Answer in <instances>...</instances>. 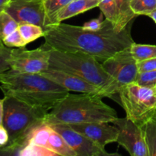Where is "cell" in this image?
Here are the masks:
<instances>
[{"label":"cell","mask_w":156,"mask_h":156,"mask_svg":"<svg viewBox=\"0 0 156 156\" xmlns=\"http://www.w3.org/2000/svg\"><path fill=\"white\" fill-rule=\"evenodd\" d=\"M12 49L6 47L4 44L0 46V76L10 69L9 59Z\"/></svg>","instance_id":"cell-28"},{"label":"cell","mask_w":156,"mask_h":156,"mask_svg":"<svg viewBox=\"0 0 156 156\" xmlns=\"http://www.w3.org/2000/svg\"><path fill=\"white\" fill-rule=\"evenodd\" d=\"M106 122H92L71 125V127L92 140L94 143L105 148L108 144L117 143L119 130L115 125Z\"/></svg>","instance_id":"cell-13"},{"label":"cell","mask_w":156,"mask_h":156,"mask_svg":"<svg viewBox=\"0 0 156 156\" xmlns=\"http://www.w3.org/2000/svg\"><path fill=\"white\" fill-rule=\"evenodd\" d=\"M18 29L27 44L44 37L45 33L41 27L30 23H20Z\"/></svg>","instance_id":"cell-19"},{"label":"cell","mask_w":156,"mask_h":156,"mask_svg":"<svg viewBox=\"0 0 156 156\" xmlns=\"http://www.w3.org/2000/svg\"><path fill=\"white\" fill-rule=\"evenodd\" d=\"M98 5L99 0H73L56 13L54 24L98 7Z\"/></svg>","instance_id":"cell-14"},{"label":"cell","mask_w":156,"mask_h":156,"mask_svg":"<svg viewBox=\"0 0 156 156\" xmlns=\"http://www.w3.org/2000/svg\"><path fill=\"white\" fill-rule=\"evenodd\" d=\"M18 156H58V155L43 146L27 144L20 149Z\"/></svg>","instance_id":"cell-25"},{"label":"cell","mask_w":156,"mask_h":156,"mask_svg":"<svg viewBox=\"0 0 156 156\" xmlns=\"http://www.w3.org/2000/svg\"><path fill=\"white\" fill-rule=\"evenodd\" d=\"M9 142V134L2 124H0V146H4Z\"/></svg>","instance_id":"cell-31"},{"label":"cell","mask_w":156,"mask_h":156,"mask_svg":"<svg viewBox=\"0 0 156 156\" xmlns=\"http://www.w3.org/2000/svg\"><path fill=\"white\" fill-rule=\"evenodd\" d=\"M134 21L121 31H117L113 23L107 19L102 28L97 31L60 22L47 27L44 45L61 51L88 54L102 63L114 53L133 44L131 28Z\"/></svg>","instance_id":"cell-1"},{"label":"cell","mask_w":156,"mask_h":156,"mask_svg":"<svg viewBox=\"0 0 156 156\" xmlns=\"http://www.w3.org/2000/svg\"><path fill=\"white\" fill-rule=\"evenodd\" d=\"M117 10V19L115 27L117 31H121L137 15L131 9V0H115Z\"/></svg>","instance_id":"cell-16"},{"label":"cell","mask_w":156,"mask_h":156,"mask_svg":"<svg viewBox=\"0 0 156 156\" xmlns=\"http://www.w3.org/2000/svg\"><path fill=\"white\" fill-rule=\"evenodd\" d=\"M103 14H101L100 16L97 18H93L90 21H87L82 25V27L85 30H92V31H97L101 30L104 25L105 20L103 19Z\"/></svg>","instance_id":"cell-29"},{"label":"cell","mask_w":156,"mask_h":156,"mask_svg":"<svg viewBox=\"0 0 156 156\" xmlns=\"http://www.w3.org/2000/svg\"><path fill=\"white\" fill-rule=\"evenodd\" d=\"M59 133L77 156H110L120 155L108 153L105 148L101 147L85 136L77 132L68 125H50Z\"/></svg>","instance_id":"cell-11"},{"label":"cell","mask_w":156,"mask_h":156,"mask_svg":"<svg viewBox=\"0 0 156 156\" xmlns=\"http://www.w3.org/2000/svg\"><path fill=\"white\" fill-rule=\"evenodd\" d=\"M2 42L6 47H10V48H21V47H26L27 45V43L23 39L18 29L8 35L3 40Z\"/></svg>","instance_id":"cell-27"},{"label":"cell","mask_w":156,"mask_h":156,"mask_svg":"<svg viewBox=\"0 0 156 156\" xmlns=\"http://www.w3.org/2000/svg\"><path fill=\"white\" fill-rule=\"evenodd\" d=\"M0 88L4 95L47 111L69 94L68 90L41 73H22L12 69L0 76Z\"/></svg>","instance_id":"cell-2"},{"label":"cell","mask_w":156,"mask_h":156,"mask_svg":"<svg viewBox=\"0 0 156 156\" xmlns=\"http://www.w3.org/2000/svg\"><path fill=\"white\" fill-rule=\"evenodd\" d=\"M98 94H69L46 115L48 125H71L92 122L112 123L118 118L117 111L102 101Z\"/></svg>","instance_id":"cell-3"},{"label":"cell","mask_w":156,"mask_h":156,"mask_svg":"<svg viewBox=\"0 0 156 156\" xmlns=\"http://www.w3.org/2000/svg\"><path fill=\"white\" fill-rule=\"evenodd\" d=\"M130 51L136 62L156 57V45L133 43L130 46Z\"/></svg>","instance_id":"cell-20"},{"label":"cell","mask_w":156,"mask_h":156,"mask_svg":"<svg viewBox=\"0 0 156 156\" xmlns=\"http://www.w3.org/2000/svg\"><path fill=\"white\" fill-rule=\"evenodd\" d=\"M131 9L137 16H147L156 9V0H131Z\"/></svg>","instance_id":"cell-23"},{"label":"cell","mask_w":156,"mask_h":156,"mask_svg":"<svg viewBox=\"0 0 156 156\" xmlns=\"http://www.w3.org/2000/svg\"><path fill=\"white\" fill-rule=\"evenodd\" d=\"M2 44H3V42H2V41H1V40H0V46L2 45Z\"/></svg>","instance_id":"cell-35"},{"label":"cell","mask_w":156,"mask_h":156,"mask_svg":"<svg viewBox=\"0 0 156 156\" xmlns=\"http://www.w3.org/2000/svg\"><path fill=\"white\" fill-rule=\"evenodd\" d=\"M106 73L122 88L135 82L138 74L137 62L130 51V47L114 53L102 62Z\"/></svg>","instance_id":"cell-8"},{"label":"cell","mask_w":156,"mask_h":156,"mask_svg":"<svg viewBox=\"0 0 156 156\" xmlns=\"http://www.w3.org/2000/svg\"><path fill=\"white\" fill-rule=\"evenodd\" d=\"M41 74L56 82L69 91L98 94L105 98V93L101 88L72 73L49 67L47 70L41 73Z\"/></svg>","instance_id":"cell-12"},{"label":"cell","mask_w":156,"mask_h":156,"mask_svg":"<svg viewBox=\"0 0 156 156\" xmlns=\"http://www.w3.org/2000/svg\"><path fill=\"white\" fill-rule=\"evenodd\" d=\"M135 82L141 86L156 88V70L138 73Z\"/></svg>","instance_id":"cell-26"},{"label":"cell","mask_w":156,"mask_h":156,"mask_svg":"<svg viewBox=\"0 0 156 156\" xmlns=\"http://www.w3.org/2000/svg\"><path fill=\"white\" fill-rule=\"evenodd\" d=\"M52 130V126L46 123L37 125L27 134L25 140V146L27 144L37 145L49 149L48 142Z\"/></svg>","instance_id":"cell-15"},{"label":"cell","mask_w":156,"mask_h":156,"mask_svg":"<svg viewBox=\"0 0 156 156\" xmlns=\"http://www.w3.org/2000/svg\"><path fill=\"white\" fill-rule=\"evenodd\" d=\"M50 49V68L72 73L98 87L105 97L113 98L121 88L106 73L101 62L82 53Z\"/></svg>","instance_id":"cell-5"},{"label":"cell","mask_w":156,"mask_h":156,"mask_svg":"<svg viewBox=\"0 0 156 156\" xmlns=\"http://www.w3.org/2000/svg\"><path fill=\"white\" fill-rule=\"evenodd\" d=\"M98 7L105 19L111 21L115 26L117 19V10L115 0H99Z\"/></svg>","instance_id":"cell-24"},{"label":"cell","mask_w":156,"mask_h":156,"mask_svg":"<svg viewBox=\"0 0 156 156\" xmlns=\"http://www.w3.org/2000/svg\"><path fill=\"white\" fill-rule=\"evenodd\" d=\"M11 0H0V13L5 11L6 6L9 4Z\"/></svg>","instance_id":"cell-33"},{"label":"cell","mask_w":156,"mask_h":156,"mask_svg":"<svg viewBox=\"0 0 156 156\" xmlns=\"http://www.w3.org/2000/svg\"><path fill=\"white\" fill-rule=\"evenodd\" d=\"M48 147L50 150L57 154L58 156H77L62 136L53 129L49 139Z\"/></svg>","instance_id":"cell-17"},{"label":"cell","mask_w":156,"mask_h":156,"mask_svg":"<svg viewBox=\"0 0 156 156\" xmlns=\"http://www.w3.org/2000/svg\"><path fill=\"white\" fill-rule=\"evenodd\" d=\"M5 11L18 24H36L44 31L50 26L43 0H11Z\"/></svg>","instance_id":"cell-10"},{"label":"cell","mask_w":156,"mask_h":156,"mask_svg":"<svg viewBox=\"0 0 156 156\" xmlns=\"http://www.w3.org/2000/svg\"><path fill=\"white\" fill-rule=\"evenodd\" d=\"M149 156H156V112L143 126Z\"/></svg>","instance_id":"cell-18"},{"label":"cell","mask_w":156,"mask_h":156,"mask_svg":"<svg viewBox=\"0 0 156 156\" xmlns=\"http://www.w3.org/2000/svg\"><path fill=\"white\" fill-rule=\"evenodd\" d=\"M18 27V23L7 12L3 11L0 13V40L2 41Z\"/></svg>","instance_id":"cell-21"},{"label":"cell","mask_w":156,"mask_h":156,"mask_svg":"<svg viewBox=\"0 0 156 156\" xmlns=\"http://www.w3.org/2000/svg\"><path fill=\"white\" fill-rule=\"evenodd\" d=\"M118 94L126 117L138 126L143 127L156 112V88L133 82L122 87Z\"/></svg>","instance_id":"cell-6"},{"label":"cell","mask_w":156,"mask_h":156,"mask_svg":"<svg viewBox=\"0 0 156 156\" xmlns=\"http://www.w3.org/2000/svg\"><path fill=\"white\" fill-rule=\"evenodd\" d=\"M137 68L139 73L156 70V57L139 61L137 62Z\"/></svg>","instance_id":"cell-30"},{"label":"cell","mask_w":156,"mask_h":156,"mask_svg":"<svg viewBox=\"0 0 156 156\" xmlns=\"http://www.w3.org/2000/svg\"><path fill=\"white\" fill-rule=\"evenodd\" d=\"M147 16H149V18H152V19L154 21H155V24H156V9H155V10H154L153 12H151L150 14H149V15H148Z\"/></svg>","instance_id":"cell-34"},{"label":"cell","mask_w":156,"mask_h":156,"mask_svg":"<svg viewBox=\"0 0 156 156\" xmlns=\"http://www.w3.org/2000/svg\"><path fill=\"white\" fill-rule=\"evenodd\" d=\"M113 124L119 130L117 143L132 156H149L144 131L127 117L117 118Z\"/></svg>","instance_id":"cell-9"},{"label":"cell","mask_w":156,"mask_h":156,"mask_svg":"<svg viewBox=\"0 0 156 156\" xmlns=\"http://www.w3.org/2000/svg\"><path fill=\"white\" fill-rule=\"evenodd\" d=\"M50 49L41 45L35 50L24 47L12 49L10 69L22 73H41L50 67Z\"/></svg>","instance_id":"cell-7"},{"label":"cell","mask_w":156,"mask_h":156,"mask_svg":"<svg viewBox=\"0 0 156 156\" xmlns=\"http://www.w3.org/2000/svg\"><path fill=\"white\" fill-rule=\"evenodd\" d=\"M72 1L73 0H43L50 26L55 24L56 13Z\"/></svg>","instance_id":"cell-22"},{"label":"cell","mask_w":156,"mask_h":156,"mask_svg":"<svg viewBox=\"0 0 156 156\" xmlns=\"http://www.w3.org/2000/svg\"><path fill=\"white\" fill-rule=\"evenodd\" d=\"M47 113L12 96L5 95L2 125L9 134V142L0 146V155H18L25 146L27 134L34 127L44 123Z\"/></svg>","instance_id":"cell-4"},{"label":"cell","mask_w":156,"mask_h":156,"mask_svg":"<svg viewBox=\"0 0 156 156\" xmlns=\"http://www.w3.org/2000/svg\"><path fill=\"white\" fill-rule=\"evenodd\" d=\"M3 111H4V98L0 99V124H2Z\"/></svg>","instance_id":"cell-32"}]
</instances>
